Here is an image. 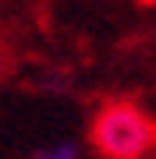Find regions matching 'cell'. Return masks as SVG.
<instances>
[{
  "mask_svg": "<svg viewBox=\"0 0 156 159\" xmlns=\"http://www.w3.org/2000/svg\"><path fill=\"white\" fill-rule=\"evenodd\" d=\"M85 142L99 159H149L156 152V120L131 99H103L89 117Z\"/></svg>",
  "mask_w": 156,
  "mask_h": 159,
  "instance_id": "6da1fadb",
  "label": "cell"
},
{
  "mask_svg": "<svg viewBox=\"0 0 156 159\" xmlns=\"http://www.w3.org/2000/svg\"><path fill=\"white\" fill-rule=\"evenodd\" d=\"M32 159H85L78 142H71V138H57V142H46L39 145L32 152Z\"/></svg>",
  "mask_w": 156,
  "mask_h": 159,
  "instance_id": "7a4b0ae2",
  "label": "cell"
}]
</instances>
